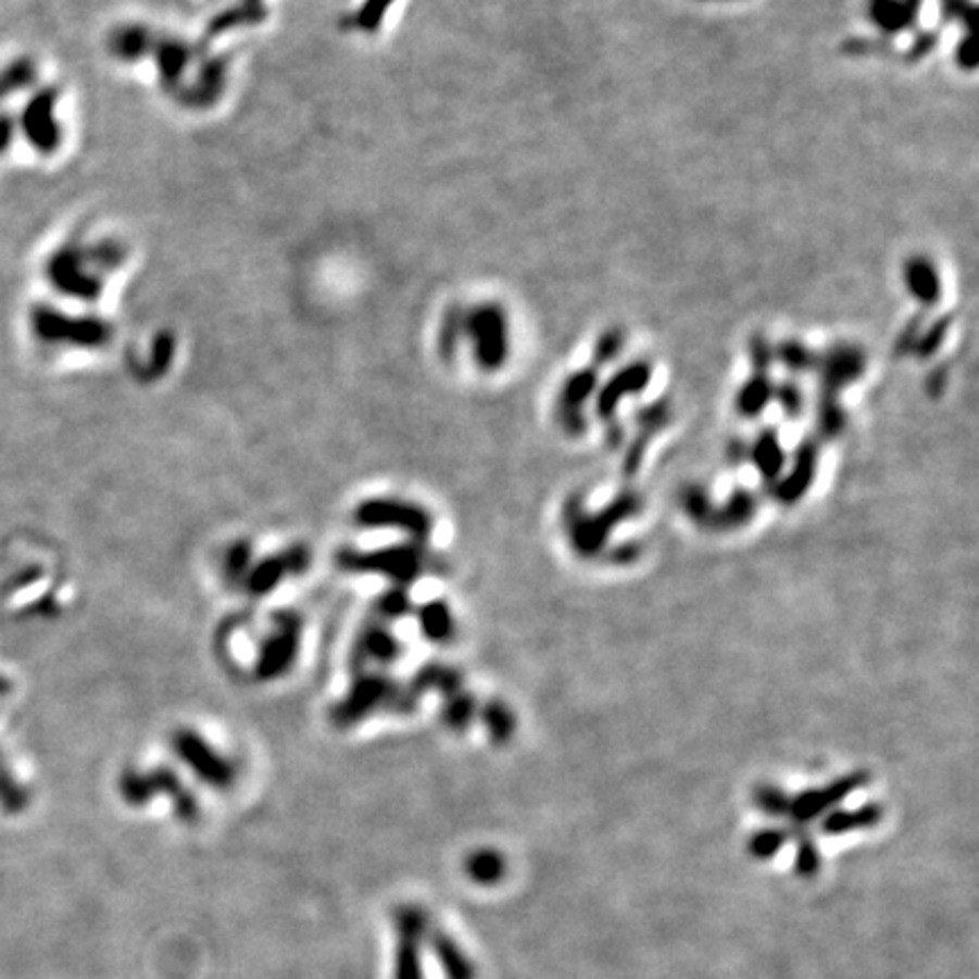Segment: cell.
Returning <instances> with one entry per match:
<instances>
[{"label": "cell", "mask_w": 979, "mask_h": 979, "mask_svg": "<svg viewBox=\"0 0 979 979\" xmlns=\"http://www.w3.org/2000/svg\"><path fill=\"white\" fill-rule=\"evenodd\" d=\"M642 497L632 490L619 492L611 504L603 506L599 513L588 511L583 497H569L563 509L565 531L572 542V549L580 558H594L611 540L615 526L640 513Z\"/></svg>", "instance_id": "cell-1"}, {"label": "cell", "mask_w": 979, "mask_h": 979, "mask_svg": "<svg viewBox=\"0 0 979 979\" xmlns=\"http://www.w3.org/2000/svg\"><path fill=\"white\" fill-rule=\"evenodd\" d=\"M599 390V369L594 365L572 373L555 397V425L569 438H583L590 429L588 404Z\"/></svg>", "instance_id": "cell-2"}, {"label": "cell", "mask_w": 979, "mask_h": 979, "mask_svg": "<svg viewBox=\"0 0 979 979\" xmlns=\"http://www.w3.org/2000/svg\"><path fill=\"white\" fill-rule=\"evenodd\" d=\"M469 334L476 340V361L484 369H499L511 352V334L506 313L499 304H481L469 315Z\"/></svg>", "instance_id": "cell-3"}, {"label": "cell", "mask_w": 979, "mask_h": 979, "mask_svg": "<svg viewBox=\"0 0 979 979\" xmlns=\"http://www.w3.org/2000/svg\"><path fill=\"white\" fill-rule=\"evenodd\" d=\"M866 369V352L853 342H837L824 354H818L816 369L821 390L818 394L839 397L841 390L853 386Z\"/></svg>", "instance_id": "cell-4"}, {"label": "cell", "mask_w": 979, "mask_h": 979, "mask_svg": "<svg viewBox=\"0 0 979 979\" xmlns=\"http://www.w3.org/2000/svg\"><path fill=\"white\" fill-rule=\"evenodd\" d=\"M653 377V365L647 359L630 361L622 365L617 373L607 379L603 386H599L594 394V413L601 422L617 419V409L626 400V397L642 394Z\"/></svg>", "instance_id": "cell-5"}, {"label": "cell", "mask_w": 979, "mask_h": 979, "mask_svg": "<svg viewBox=\"0 0 979 979\" xmlns=\"http://www.w3.org/2000/svg\"><path fill=\"white\" fill-rule=\"evenodd\" d=\"M818 459H821V444L816 438H805L791 461H787L780 479L769 488L778 504L793 506L812 490L818 472Z\"/></svg>", "instance_id": "cell-6"}, {"label": "cell", "mask_w": 979, "mask_h": 979, "mask_svg": "<svg viewBox=\"0 0 979 979\" xmlns=\"http://www.w3.org/2000/svg\"><path fill=\"white\" fill-rule=\"evenodd\" d=\"M55 110H58V89L48 87L37 91L21 114V129L25 139H28L30 146L41 154L55 152L62 139Z\"/></svg>", "instance_id": "cell-7"}, {"label": "cell", "mask_w": 979, "mask_h": 979, "mask_svg": "<svg viewBox=\"0 0 979 979\" xmlns=\"http://www.w3.org/2000/svg\"><path fill=\"white\" fill-rule=\"evenodd\" d=\"M903 284L922 309H934L943 298V281L930 256L912 254L909 259H905Z\"/></svg>", "instance_id": "cell-8"}, {"label": "cell", "mask_w": 979, "mask_h": 979, "mask_svg": "<svg viewBox=\"0 0 979 979\" xmlns=\"http://www.w3.org/2000/svg\"><path fill=\"white\" fill-rule=\"evenodd\" d=\"M787 461L789 456L774 427L760 429L755 440L749 442V463L757 469L760 479L766 484V488H771L780 479V474L787 467Z\"/></svg>", "instance_id": "cell-9"}, {"label": "cell", "mask_w": 979, "mask_h": 979, "mask_svg": "<svg viewBox=\"0 0 979 979\" xmlns=\"http://www.w3.org/2000/svg\"><path fill=\"white\" fill-rule=\"evenodd\" d=\"M757 515V497L749 488H735L724 504H714L707 528L710 531L730 534L744 528Z\"/></svg>", "instance_id": "cell-10"}, {"label": "cell", "mask_w": 979, "mask_h": 979, "mask_svg": "<svg viewBox=\"0 0 979 979\" xmlns=\"http://www.w3.org/2000/svg\"><path fill=\"white\" fill-rule=\"evenodd\" d=\"M868 21L884 35V39L912 30L920 8L907 3V0H868L866 8Z\"/></svg>", "instance_id": "cell-11"}, {"label": "cell", "mask_w": 979, "mask_h": 979, "mask_svg": "<svg viewBox=\"0 0 979 979\" xmlns=\"http://www.w3.org/2000/svg\"><path fill=\"white\" fill-rule=\"evenodd\" d=\"M771 373H753L735 394V411L742 419H755L774 402Z\"/></svg>", "instance_id": "cell-12"}, {"label": "cell", "mask_w": 979, "mask_h": 979, "mask_svg": "<svg viewBox=\"0 0 979 979\" xmlns=\"http://www.w3.org/2000/svg\"><path fill=\"white\" fill-rule=\"evenodd\" d=\"M774 350H776V361H780V365L791 375L801 377V375L814 373L816 369L818 354L809 346H805L803 340L789 338V340H782L780 346Z\"/></svg>", "instance_id": "cell-13"}, {"label": "cell", "mask_w": 979, "mask_h": 979, "mask_svg": "<svg viewBox=\"0 0 979 979\" xmlns=\"http://www.w3.org/2000/svg\"><path fill=\"white\" fill-rule=\"evenodd\" d=\"M845 429V411L839 402V397L818 394L816 402V431L818 438L834 440Z\"/></svg>", "instance_id": "cell-14"}, {"label": "cell", "mask_w": 979, "mask_h": 979, "mask_svg": "<svg viewBox=\"0 0 979 979\" xmlns=\"http://www.w3.org/2000/svg\"><path fill=\"white\" fill-rule=\"evenodd\" d=\"M35 77H37V68H35L33 60H28V58L14 60L8 66L0 68V102L23 89H28L35 83Z\"/></svg>", "instance_id": "cell-15"}, {"label": "cell", "mask_w": 979, "mask_h": 979, "mask_svg": "<svg viewBox=\"0 0 979 979\" xmlns=\"http://www.w3.org/2000/svg\"><path fill=\"white\" fill-rule=\"evenodd\" d=\"M678 504H680V511L687 517H690L696 526L707 528L712 511H714V501H712L710 492L703 486H696V484L685 486L678 492Z\"/></svg>", "instance_id": "cell-16"}, {"label": "cell", "mask_w": 979, "mask_h": 979, "mask_svg": "<svg viewBox=\"0 0 979 979\" xmlns=\"http://www.w3.org/2000/svg\"><path fill=\"white\" fill-rule=\"evenodd\" d=\"M672 417H674L672 402L669 400H657V402L647 404L638 413H635V429H638L640 436L655 438L660 431H663L669 425Z\"/></svg>", "instance_id": "cell-17"}, {"label": "cell", "mask_w": 979, "mask_h": 979, "mask_svg": "<svg viewBox=\"0 0 979 979\" xmlns=\"http://www.w3.org/2000/svg\"><path fill=\"white\" fill-rule=\"evenodd\" d=\"M774 402H778L787 419H801L807 409L805 390L796 379H787L774 386Z\"/></svg>", "instance_id": "cell-18"}, {"label": "cell", "mask_w": 979, "mask_h": 979, "mask_svg": "<svg viewBox=\"0 0 979 979\" xmlns=\"http://www.w3.org/2000/svg\"><path fill=\"white\" fill-rule=\"evenodd\" d=\"M624 348H626V331L622 327H613V329L603 331L597 338V346L592 352V365L599 369L603 365L615 363L622 356Z\"/></svg>", "instance_id": "cell-19"}, {"label": "cell", "mask_w": 979, "mask_h": 979, "mask_svg": "<svg viewBox=\"0 0 979 979\" xmlns=\"http://www.w3.org/2000/svg\"><path fill=\"white\" fill-rule=\"evenodd\" d=\"M950 327H952V315H943L932 325L925 327L916 340L912 354H916L918 359H932L941 350Z\"/></svg>", "instance_id": "cell-20"}, {"label": "cell", "mask_w": 979, "mask_h": 979, "mask_svg": "<svg viewBox=\"0 0 979 979\" xmlns=\"http://www.w3.org/2000/svg\"><path fill=\"white\" fill-rule=\"evenodd\" d=\"M749 354L753 363V373H771L776 363V350L764 334H755L749 342Z\"/></svg>", "instance_id": "cell-21"}, {"label": "cell", "mask_w": 979, "mask_h": 979, "mask_svg": "<svg viewBox=\"0 0 979 979\" xmlns=\"http://www.w3.org/2000/svg\"><path fill=\"white\" fill-rule=\"evenodd\" d=\"M920 331H922V317L916 315V317H912L909 325L903 329V334L898 336V340H895V354H898V356L912 354V352H914V346H916V340H918V336H920Z\"/></svg>", "instance_id": "cell-22"}, {"label": "cell", "mask_w": 979, "mask_h": 979, "mask_svg": "<svg viewBox=\"0 0 979 979\" xmlns=\"http://www.w3.org/2000/svg\"><path fill=\"white\" fill-rule=\"evenodd\" d=\"M640 555H642L640 542H624V544H615L611 549V561L615 565H632V563H638Z\"/></svg>", "instance_id": "cell-23"}, {"label": "cell", "mask_w": 979, "mask_h": 979, "mask_svg": "<svg viewBox=\"0 0 979 979\" xmlns=\"http://www.w3.org/2000/svg\"><path fill=\"white\" fill-rule=\"evenodd\" d=\"M726 461H728L732 467H739V465L749 463V440H744V438H732V440L726 444Z\"/></svg>", "instance_id": "cell-24"}, {"label": "cell", "mask_w": 979, "mask_h": 979, "mask_svg": "<svg viewBox=\"0 0 979 979\" xmlns=\"http://www.w3.org/2000/svg\"><path fill=\"white\" fill-rule=\"evenodd\" d=\"M937 46V35L934 33H925V35H920V37H916L914 39V43H912V48H909V52H907V62H918L920 58H925L928 55V52L932 50Z\"/></svg>", "instance_id": "cell-25"}, {"label": "cell", "mask_w": 979, "mask_h": 979, "mask_svg": "<svg viewBox=\"0 0 979 979\" xmlns=\"http://www.w3.org/2000/svg\"><path fill=\"white\" fill-rule=\"evenodd\" d=\"M957 64H959L962 68H968V71H972L975 64H977V58H975V37H972V33H968V35L962 39V43L957 46Z\"/></svg>", "instance_id": "cell-26"}, {"label": "cell", "mask_w": 979, "mask_h": 979, "mask_svg": "<svg viewBox=\"0 0 979 979\" xmlns=\"http://www.w3.org/2000/svg\"><path fill=\"white\" fill-rule=\"evenodd\" d=\"M16 137V121L10 114H0V154L8 152Z\"/></svg>", "instance_id": "cell-27"}, {"label": "cell", "mask_w": 979, "mask_h": 979, "mask_svg": "<svg viewBox=\"0 0 979 979\" xmlns=\"http://www.w3.org/2000/svg\"><path fill=\"white\" fill-rule=\"evenodd\" d=\"M605 442L611 449H619L626 442V429L619 425L617 419L605 422Z\"/></svg>", "instance_id": "cell-28"}, {"label": "cell", "mask_w": 979, "mask_h": 979, "mask_svg": "<svg viewBox=\"0 0 979 979\" xmlns=\"http://www.w3.org/2000/svg\"><path fill=\"white\" fill-rule=\"evenodd\" d=\"M930 381H932V384H928V390L937 397V394L945 388V369H943V367H937L934 373L930 375Z\"/></svg>", "instance_id": "cell-29"}]
</instances>
